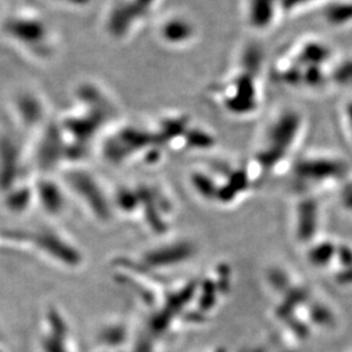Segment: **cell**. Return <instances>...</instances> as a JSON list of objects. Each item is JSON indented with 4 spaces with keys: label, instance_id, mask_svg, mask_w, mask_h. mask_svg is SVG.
<instances>
[{
    "label": "cell",
    "instance_id": "obj_1",
    "mask_svg": "<svg viewBox=\"0 0 352 352\" xmlns=\"http://www.w3.org/2000/svg\"><path fill=\"white\" fill-rule=\"evenodd\" d=\"M0 34L11 47L34 63H51L60 52L56 28L32 7L4 13L0 19Z\"/></svg>",
    "mask_w": 352,
    "mask_h": 352
},
{
    "label": "cell",
    "instance_id": "obj_2",
    "mask_svg": "<svg viewBox=\"0 0 352 352\" xmlns=\"http://www.w3.org/2000/svg\"><path fill=\"white\" fill-rule=\"evenodd\" d=\"M162 0H109L102 19L106 37L126 42L135 37L158 11Z\"/></svg>",
    "mask_w": 352,
    "mask_h": 352
},
{
    "label": "cell",
    "instance_id": "obj_3",
    "mask_svg": "<svg viewBox=\"0 0 352 352\" xmlns=\"http://www.w3.org/2000/svg\"><path fill=\"white\" fill-rule=\"evenodd\" d=\"M26 140L17 131H0V195L3 199L30 189L23 183L26 167L32 161L29 141L26 142Z\"/></svg>",
    "mask_w": 352,
    "mask_h": 352
},
{
    "label": "cell",
    "instance_id": "obj_4",
    "mask_svg": "<svg viewBox=\"0 0 352 352\" xmlns=\"http://www.w3.org/2000/svg\"><path fill=\"white\" fill-rule=\"evenodd\" d=\"M10 115L12 116L14 129L33 139L50 120V109L39 91L30 88L16 90L8 102Z\"/></svg>",
    "mask_w": 352,
    "mask_h": 352
},
{
    "label": "cell",
    "instance_id": "obj_5",
    "mask_svg": "<svg viewBox=\"0 0 352 352\" xmlns=\"http://www.w3.org/2000/svg\"><path fill=\"white\" fill-rule=\"evenodd\" d=\"M67 184L98 218L110 215V202L97 179L84 170H72L65 176Z\"/></svg>",
    "mask_w": 352,
    "mask_h": 352
},
{
    "label": "cell",
    "instance_id": "obj_6",
    "mask_svg": "<svg viewBox=\"0 0 352 352\" xmlns=\"http://www.w3.org/2000/svg\"><path fill=\"white\" fill-rule=\"evenodd\" d=\"M157 37L164 46L186 49L196 39V25L186 13H168L157 26Z\"/></svg>",
    "mask_w": 352,
    "mask_h": 352
},
{
    "label": "cell",
    "instance_id": "obj_7",
    "mask_svg": "<svg viewBox=\"0 0 352 352\" xmlns=\"http://www.w3.org/2000/svg\"><path fill=\"white\" fill-rule=\"evenodd\" d=\"M192 252V247L186 243L164 245L148 252L145 254V263L154 267L174 266L189 258Z\"/></svg>",
    "mask_w": 352,
    "mask_h": 352
},
{
    "label": "cell",
    "instance_id": "obj_8",
    "mask_svg": "<svg viewBox=\"0 0 352 352\" xmlns=\"http://www.w3.org/2000/svg\"><path fill=\"white\" fill-rule=\"evenodd\" d=\"M34 196H37L42 208L49 214H60L65 205L64 192L58 183L49 179H41L34 186Z\"/></svg>",
    "mask_w": 352,
    "mask_h": 352
},
{
    "label": "cell",
    "instance_id": "obj_9",
    "mask_svg": "<svg viewBox=\"0 0 352 352\" xmlns=\"http://www.w3.org/2000/svg\"><path fill=\"white\" fill-rule=\"evenodd\" d=\"M38 241L45 251L49 252V254L58 260H62L67 265H76V263L80 261L77 252L72 247L67 245V241L55 236L54 234L43 235Z\"/></svg>",
    "mask_w": 352,
    "mask_h": 352
},
{
    "label": "cell",
    "instance_id": "obj_10",
    "mask_svg": "<svg viewBox=\"0 0 352 352\" xmlns=\"http://www.w3.org/2000/svg\"><path fill=\"white\" fill-rule=\"evenodd\" d=\"M63 337L64 325L60 324V327H59V321H58L55 325V330L47 336V338L43 343L45 352H67Z\"/></svg>",
    "mask_w": 352,
    "mask_h": 352
},
{
    "label": "cell",
    "instance_id": "obj_11",
    "mask_svg": "<svg viewBox=\"0 0 352 352\" xmlns=\"http://www.w3.org/2000/svg\"><path fill=\"white\" fill-rule=\"evenodd\" d=\"M47 1H50L54 6L62 7L65 10H74V11L82 10L91 3V0H47Z\"/></svg>",
    "mask_w": 352,
    "mask_h": 352
},
{
    "label": "cell",
    "instance_id": "obj_12",
    "mask_svg": "<svg viewBox=\"0 0 352 352\" xmlns=\"http://www.w3.org/2000/svg\"><path fill=\"white\" fill-rule=\"evenodd\" d=\"M4 14V6H3V0H0V19L3 17Z\"/></svg>",
    "mask_w": 352,
    "mask_h": 352
}]
</instances>
